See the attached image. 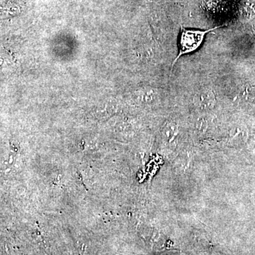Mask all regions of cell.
<instances>
[{
	"label": "cell",
	"instance_id": "2",
	"mask_svg": "<svg viewBox=\"0 0 255 255\" xmlns=\"http://www.w3.org/2000/svg\"><path fill=\"white\" fill-rule=\"evenodd\" d=\"M194 104L203 110L213 108L216 104V95L209 88L201 89L194 96Z\"/></svg>",
	"mask_w": 255,
	"mask_h": 255
},
{
	"label": "cell",
	"instance_id": "1",
	"mask_svg": "<svg viewBox=\"0 0 255 255\" xmlns=\"http://www.w3.org/2000/svg\"><path fill=\"white\" fill-rule=\"evenodd\" d=\"M221 26H216L207 30L194 29L182 26L178 40V54L172 63V69L182 55L194 53L199 49L208 33L221 28Z\"/></svg>",
	"mask_w": 255,
	"mask_h": 255
}]
</instances>
